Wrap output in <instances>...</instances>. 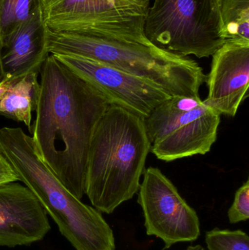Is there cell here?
Instances as JSON below:
<instances>
[{
  "mask_svg": "<svg viewBox=\"0 0 249 250\" xmlns=\"http://www.w3.org/2000/svg\"><path fill=\"white\" fill-rule=\"evenodd\" d=\"M146 13L114 12L47 25L48 52L104 63L156 83L171 97L200 96L203 69L151 42L144 30Z\"/></svg>",
  "mask_w": 249,
  "mask_h": 250,
  "instance_id": "6da1fadb",
  "label": "cell"
},
{
  "mask_svg": "<svg viewBox=\"0 0 249 250\" xmlns=\"http://www.w3.org/2000/svg\"><path fill=\"white\" fill-rule=\"evenodd\" d=\"M228 220L231 224L246 222L249 218V180L236 191L230 208L228 210Z\"/></svg>",
  "mask_w": 249,
  "mask_h": 250,
  "instance_id": "e0dca14e",
  "label": "cell"
},
{
  "mask_svg": "<svg viewBox=\"0 0 249 250\" xmlns=\"http://www.w3.org/2000/svg\"><path fill=\"white\" fill-rule=\"evenodd\" d=\"M39 73H30L20 77L4 79L0 83V115L23 123L30 130L32 112L39 101Z\"/></svg>",
  "mask_w": 249,
  "mask_h": 250,
  "instance_id": "4fadbf2b",
  "label": "cell"
},
{
  "mask_svg": "<svg viewBox=\"0 0 249 250\" xmlns=\"http://www.w3.org/2000/svg\"><path fill=\"white\" fill-rule=\"evenodd\" d=\"M54 1H56V0H46V6L51 4V3L54 2Z\"/></svg>",
  "mask_w": 249,
  "mask_h": 250,
  "instance_id": "7402d4cb",
  "label": "cell"
},
{
  "mask_svg": "<svg viewBox=\"0 0 249 250\" xmlns=\"http://www.w3.org/2000/svg\"><path fill=\"white\" fill-rule=\"evenodd\" d=\"M50 229L46 211L27 187L16 182L0 185V247L39 242Z\"/></svg>",
  "mask_w": 249,
  "mask_h": 250,
  "instance_id": "30bf717a",
  "label": "cell"
},
{
  "mask_svg": "<svg viewBox=\"0 0 249 250\" xmlns=\"http://www.w3.org/2000/svg\"><path fill=\"white\" fill-rule=\"evenodd\" d=\"M206 243L209 250H249V237L241 230L216 229L206 232Z\"/></svg>",
  "mask_w": 249,
  "mask_h": 250,
  "instance_id": "2e32d148",
  "label": "cell"
},
{
  "mask_svg": "<svg viewBox=\"0 0 249 250\" xmlns=\"http://www.w3.org/2000/svg\"><path fill=\"white\" fill-rule=\"evenodd\" d=\"M211 57L203 102L220 115L235 117L249 96V42H225Z\"/></svg>",
  "mask_w": 249,
  "mask_h": 250,
  "instance_id": "9c48e42d",
  "label": "cell"
},
{
  "mask_svg": "<svg viewBox=\"0 0 249 250\" xmlns=\"http://www.w3.org/2000/svg\"><path fill=\"white\" fill-rule=\"evenodd\" d=\"M39 74L36 119L30 129L34 145L60 182L81 200L92 135L112 103L52 54Z\"/></svg>",
  "mask_w": 249,
  "mask_h": 250,
  "instance_id": "7a4b0ae2",
  "label": "cell"
},
{
  "mask_svg": "<svg viewBox=\"0 0 249 250\" xmlns=\"http://www.w3.org/2000/svg\"><path fill=\"white\" fill-rule=\"evenodd\" d=\"M136 1H140V2L144 3V4H149L150 5V2L152 0H136Z\"/></svg>",
  "mask_w": 249,
  "mask_h": 250,
  "instance_id": "44dd1931",
  "label": "cell"
},
{
  "mask_svg": "<svg viewBox=\"0 0 249 250\" xmlns=\"http://www.w3.org/2000/svg\"><path fill=\"white\" fill-rule=\"evenodd\" d=\"M226 42H249V0H218Z\"/></svg>",
  "mask_w": 249,
  "mask_h": 250,
  "instance_id": "5bb4252c",
  "label": "cell"
},
{
  "mask_svg": "<svg viewBox=\"0 0 249 250\" xmlns=\"http://www.w3.org/2000/svg\"><path fill=\"white\" fill-rule=\"evenodd\" d=\"M45 7L46 0H0V41Z\"/></svg>",
  "mask_w": 249,
  "mask_h": 250,
  "instance_id": "9a60e30c",
  "label": "cell"
},
{
  "mask_svg": "<svg viewBox=\"0 0 249 250\" xmlns=\"http://www.w3.org/2000/svg\"><path fill=\"white\" fill-rule=\"evenodd\" d=\"M147 38L180 57H211L225 42L218 0H153L146 13Z\"/></svg>",
  "mask_w": 249,
  "mask_h": 250,
  "instance_id": "5b68a950",
  "label": "cell"
},
{
  "mask_svg": "<svg viewBox=\"0 0 249 250\" xmlns=\"http://www.w3.org/2000/svg\"><path fill=\"white\" fill-rule=\"evenodd\" d=\"M4 80V73H3L2 69H1V64H0V83Z\"/></svg>",
  "mask_w": 249,
  "mask_h": 250,
  "instance_id": "ffe728a7",
  "label": "cell"
},
{
  "mask_svg": "<svg viewBox=\"0 0 249 250\" xmlns=\"http://www.w3.org/2000/svg\"><path fill=\"white\" fill-rule=\"evenodd\" d=\"M220 123V114L200 96L171 97L144 119L150 151L165 162L209 153Z\"/></svg>",
  "mask_w": 249,
  "mask_h": 250,
  "instance_id": "8992f818",
  "label": "cell"
},
{
  "mask_svg": "<svg viewBox=\"0 0 249 250\" xmlns=\"http://www.w3.org/2000/svg\"><path fill=\"white\" fill-rule=\"evenodd\" d=\"M150 5L136 0H56L45 7L46 25L92 19L114 12H147Z\"/></svg>",
  "mask_w": 249,
  "mask_h": 250,
  "instance_id": "7c38bea8",
  "label": "cell"
},
{
  "mask_svg": "<svg viewBox=\"0 0 249 250\" xmlns=\"http://www.w3.org/2000/svg\"><path fill=\"white\" fill-rule=\"evenodd\" d=\"M54 56L100 91L113 105L122 107L143 119L171 98L156 83L104 63L79 56Z\"/></svg>",
  "mask_w": 249,
  "mask_h": 250,
  "instance_id": "ba28073f",
  "label": "cell"
},
{
  "mask_svg": "<svg viewBox=\"0 0 249 250\" xmlns=\"http://www.w3.org/2000/svg\"><path fill=\"white\" fill-rule=\"evenodd\" d=\"M143 175L137 203L143 211L146 234L163 241V250L198 239V215L173 183L157 167H148Z\"/></svg>",
  "mask_w": 249,
  "mask_h": 250,
  "instance_id": "52a82bcc",
  "label": "cell"
},
{
  "mask_svg": "<svg viewBox=\"0 0 249 250\" xmlns=\"http://www.w3.org/2000/svg\"><path fill=\"white\" fill-rule=\"evenodd\" d=\"M151 144L144 119L110 105L92 135L86 193L94 208L111 214L138 192Z\"/></svg>",
  "mask_w": 249,
  "mask_h": 250,
  "instance_id": "3957f363",
  "label": "cell"
},
{
  "mask_svg": "<svg viewBox=\"0 0 249 250\" xmlns=\"http://www.w3.org/2000/svg\"><path fill=\"white\" fill-rule=\"evenodd\" d=\"M44 10L38 12L0 41V64L4 79L40 72L47 57L48 28Z\"/></svg>",
  "mask_w": 249,
  "mask_h": 250,
  "instance_id": "8fae6325",
  "label": "cell"
},
{
  "mask_svg": "<svg viewBox=\"0 0 249 250\" xmlns=\"http://www.w3.org/2000/svg\"><path fill=\"white\" fill-rule=\"evenodd\" d=\"M185 250H206L201 245H197L194 246H189Z\"/></svg>",
  "mask_w": 249,
  "mask_h": 250,
  "instance_id": "d6986e66",
  "label": "cell"
},
{
  "mask_svg": "<svg viewBox=\"0 0 249 250\" xmlns=\"http://www.w3.org/2000/svg\"><path fill=\"white\" fill-rule=\"evenodd\" d=\"M0 151L76 250H115L114 231L102 213L64 186L21 128L0 129Z\"/></svg>",
  "mask_w": 249,
  "mask_h": 250,
  "instance_id": "277c9868",
  "label": "cell"
},
{
  "mask_svg": "<svg viewBox=\"0 0 249 250\" xmlns=\"http://www.w3.org/2000/svg\"><path fill=\"white\" fill-rule=\"evenodd\" d=\"M18 181H19V179L17 174L0 151V185Z\"/></svg>",
  "mask_w": 249,
  "mask_h": 250,
  "instance_id": "ac0fdd59",
  "label": "cell"
}]
</instances>
